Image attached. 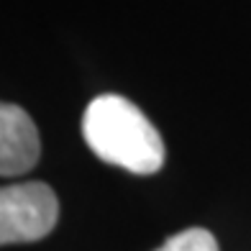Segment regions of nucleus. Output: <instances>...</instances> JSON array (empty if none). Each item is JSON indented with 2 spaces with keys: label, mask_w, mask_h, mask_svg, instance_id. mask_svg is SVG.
<instances>
[{
  "label": "nucleus",
  "mask_w": 251,
  "mask_h": 251,
  "mask_svg": "<svg viewBox=\"0 0 251 251\" xmlns=\"http://www.w3.org/2000/svg\"><path fill=\"white\" fill-rule=\"evenodd\" d=\"M41 156L39 128L28 113L0 100V177H18L36 167Z\"/></svg>",
  "instance_id": "nucleus-3"
},
{
  "label": "nucleus",
  "mask_w": 251,
  "mask_h": 251,
  "mask_svg": "<svg viewBox=\"0 0 251 251\" xmlns=\"http://www.w3.org/2000/svg\"><path fill=\"white\" fill-rule=\"evenodd\" d=\"M59 218V200L47 182L0 187V246L31 244L49 236Z\"/></svg>",
  "instance_id": "nucleus-2"
},
{
  "label": "nucleus",
  "mask_w": 251,
  "mask_h": 251,
  "mask_svg": "<svg viewBox=\"0 0 251 251\" xmlns=\"http://www.w3.org/2000/svg\"><path fill=\"white\" fill-rule=\"evenodd\" d=\"M156 251H218V241L205 228H187L177 236L167 238Z\"/></svg>",
  "instance_id": "nucleus-4"
},
{
  "label": "nucleus",
  "mask_w": 251,
  "mask_h": 251,
  "mask_svg": "<svg viewBox=\"0 0 251 251\" xmlns=\"http://www.w3.org/2000/svg\"><path fill=\"white\" fill-rule=\"evenodd\" d=\"M82 136L102 162L133 175H154L164 164V141L154 123L123 95H98L85 108Z\"/></svg>",
  "instance_id": "nucleus-1"
}]
</instances>
